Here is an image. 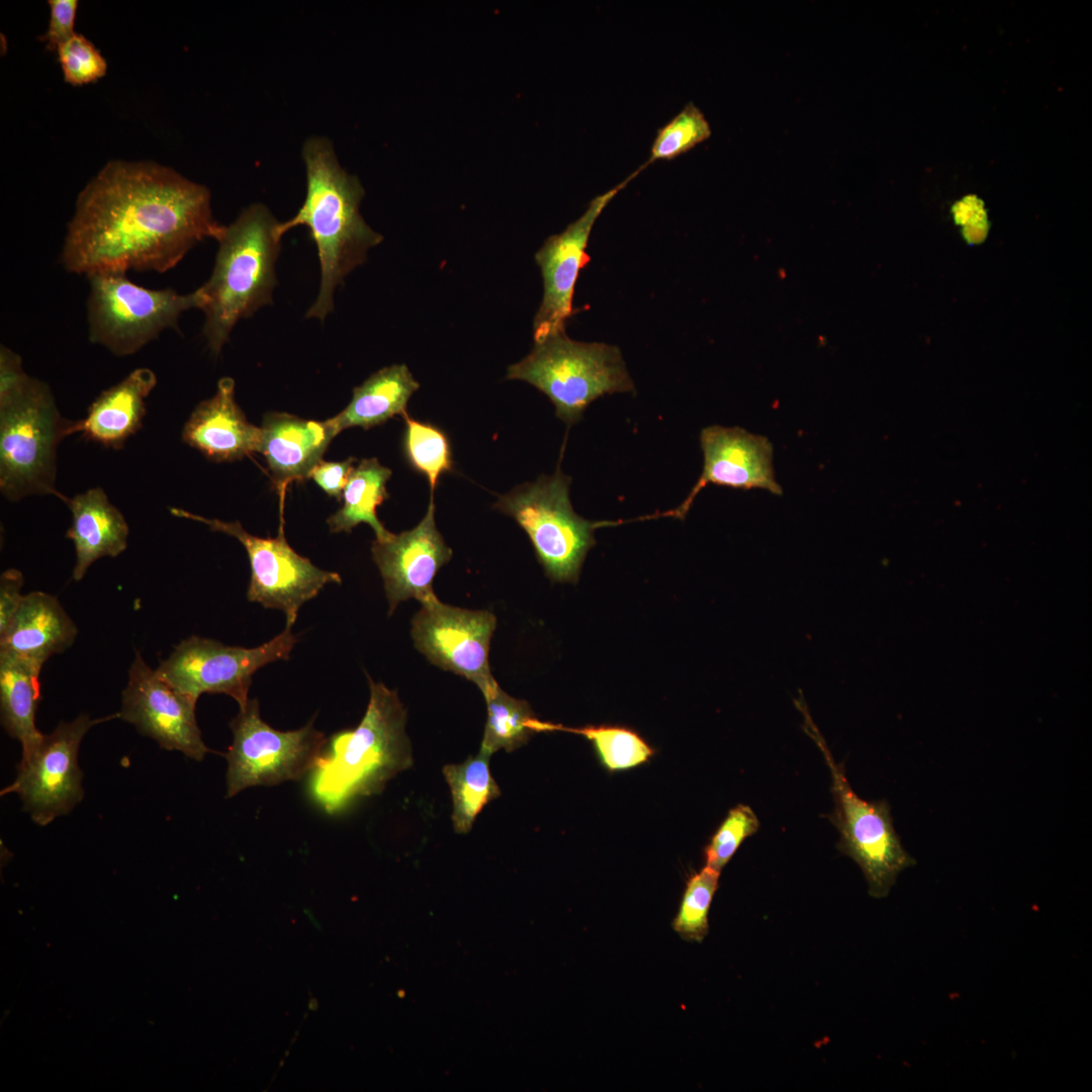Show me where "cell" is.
<instances>
[{"label":"cell","instance_id":"20","mask_svg":"<svg viewBox=\"0 0 1092 1092\" xmlns=\"http://www.w3.org/2000/svg\"><path fill=\"white\" fill-rule=\"evenodd\" d=\"M259 447L282 499L293 481L309 478L337 436L329 420H304L287 413L265 416Z\"/></svg>","mask_w":1092,"mask_h":1092},{"label":"cell","instance_id":"3","mask_svg":"<svg viewBox=\"0 0 1092 1092\" xmlns=\"http://www.w3.org/2000/svg\"><path fill=\"white\" fill-rule=\"evenodd\" d=\"M367 677L370 698L361 722L334 734L312 769V794L329 812L381 793L390 779L413 764L406 712L396 691Z\"/></svg>","mask_w":1092,"mask_h":1092},{"label":"cell","instance_id":"15","mask_svg":"<svg viewBox=\"0 0 1092 1092\" xmlns=\"http://www.w3.org/2000/svg\"><path fill=\"white\" fill-rule=\"evenodd\" d=\"M642 170L638 168L624 181L596 196L585 211L560 234L546 239L535 254L543 280V296L533 323L534 342L566 333L574 314L573 296L580 271L589 263L586 252L589 236L605 207Z\"/></svg>","mask_w":1092,"mask_h":1092},{"label":"cell","instance_id":"7","mask_svg":"<svg viewBox=\"0 0 1092 1092\" xmlns=\"http://www.w3.org/2000/svg\"><path fill=\"white\" fill-rule=\"evenodd\" d=\"M570 483L571 477L558 465L552 475H541L500 495L494 508L525 531L552 581L576 583L586 554L597 543L595 530L635 520L593 522L582 518L571 506Z\"/></svg>","mask_w":1092,"mask_h":1092},{"label":"cell","instance_id":"9","mask_svg":"<svg viewBox=\"0 0 1092 1092\" xmlns=\"http://www.w3.org/2000/svg\"><path fill=\"white\" fill-rule=\"evenodd\" d=\"M88 279L89 340L116 356L136 353L166 329L178 330L180 314L202 309L206 301L201 286L180 294L172 288L140 286L121 273H96Z\"/></svg>","mask_w":1092,"mask_h":1092},{"label":"cell","instance_id":"38","mask_svg":"<svg viewBox=\"0 0 1092 1092\" xmlns=\"http://www.w3.org/2000/svg\"><path fill=\"white\" fill-rule=\"evenodd\" d=\"M29 375L23 369L21 357L2 345L0 348V400L19 388Z\"/></svg>","mask_w":1092,"mask_h":1092},{"label":"cell","instance_id":"31","mask_svg":"<svg viewBox=\"0 0 1092 1092\" xmlns=\"http://www.w3.org/2000/svg\"><path fill=\"white\" fill-rule=\"evenodd\" d=\"M712 134L711 125L702 110L693 102L684 108L656 133L644 168L658 160H673L689 152Z\"/></svg>","mask_w":1092,"mask_h":1092},{"label":"cell","instance_id":"6","mask_svg":"<svg viewBox=\"0 0 1092 1092\" xmlns=\"http://www.w3.org/2000/svg\"><path fill=\"white\" fill-rule=\"evenodd\" d=\"M507 378L528 382L547 395L568 427L596 399L635 390L617 346L575 341L566 333L534 342L525 358L509 366Z\"/></svg>","mask_w":1092,"mask_h":1092},{"label":"cell","instance_id":"22","mask_svg":"<svg viewBox=\"0 0 1092 1092\" xmlns=\"http://www.w3.org/2000/svg\"><path fill=\"white\" fill-rule=\"evenodd\" d=\"M157 384L150 368H136L121 381L103 390L90 404L84 419L74 421L71 434L107 448L120 449L142 427L146 398Z\"/></svg>","mask_w":1092,"mask_h":1092},{"label":"cell","instance_id":"28","mask_svg":"<svg viewBox=\"0 0 1092 1092\" xmlns=\"http://www.w3.org/2000/svg\"><path fill=\"white\" fill-rule=\"evenodd\" d=\"M484 700L487 720L479 751L490 756L502 748L512 752L532 735L544 732V722L535 717L528 702L511 697L499 686Z\"/></svg>","mask_w":1092,"mask_h":1092},{"label":"cell","instance_id":"26","mask_svg":"<svg viewBox=\"0 0 1092 1092\" xmlns=\"http://www.w3.org/2000/svg\"><path fill=\"white\" fill-rule=\"evenodd\" d=\"M390 476L391 470L376 458L362 459L343 490V507L327 520L330 532L351 533L358 524L366 523L377 540L388 538L391 533L378 520L376 509L388 497L386 483Z\"/></svg>","mask_w":1092,"mask_h":1092},{"label":"cell","instance_id":"33","mask_svg":"<svg viewBox=\"0 0 1092 1092\" xmlns=\"http://www.w3.org/2000/svg\"><path fill=\"white\" fill-rule=\"evenodd\" d=\"M753 810L744 804L732 808L705 848L706 866L721 872L745 838L759 828Z\"/></svg>","mask_w":1092,"mask_h":1092},{"label":"cell","instance_id":"1","mask_svg":"<svg viewBox=\"0 0 1092 1092\" xmlns=\"http://www.w3.org/2000/svg\"><path fill=\"white\" fill-rule=\"evenodd\" d=\"M225 225L209 190L152 162L112 161L80 192L61 262L70 273L166 272Z\"/></svg>","mask_w":1092,"mask_h":1092},{"label":"cell","instance_id":"10","mask_svg":"<svg viewBox=\"0 0 1092 1092\" xmlns=\"http://www.w3.org/2000/svg\"><path fill=\"white\" fill-rule=\"evenodd\" d=\"M230 727L234 738L224 753L228 798L253 786L301 779L314 768L328 742L313 720L297 730L272 728L261 719L257 699L240 708Z\"/></svg>","mask_w":1092,"mask_h":1092},{"label":"cell","instance_id":"17","mask_svg":"<svg viewBox=\"0 0 1092 1092\" xmlns=\"http://www.w3.org/2000/svg\"><path fill=\"white\" fill-rule=\"evenodd\" d=\"M704 456L703 471L688 496L675 509L658 513V517L684 520L696 496L708 484L735 489H764L781 495L783 489L776 480L769 440L740 427L709 426L700 434Z\"/></svg>","mask_w":1092,"mask_h":1092},{"label":"cell","instance_id":"36","mask_svg":"<svg viewBox=\"0 0 1092 1092\" xmlns=\"http://www.w3.org/2000/svg\"><path fill=\"white\" fill-rule=\"evenodd\" d=\"M356 459L350 457L341 462L321 461L311 471L310 476L323 490L331 496L341 498L343 490L354 470Z\"/></svg>","mask_w":1092,"mask_h":1092},{"label":"cell","instance_id":"19","mask_svg":"<svg viewBox=\"0 0 1092 1092\" xmlns=\"http://www.w3.org/2000/svg\"><path fill=\"white\" fill-rule=\"evenodd\" d=\"M262 430L250 424L235 399V381L222 377L214 395L199 402L182 431V440L215 462H231L258 452Z\"/></svg>","mask_w":1092,"mask_h":1092},{"label":"cell","instance_id":"35","mask_svg":"<svg viewBox=\"0 0 1092 1092\" xmlns=\"http://www.w3.org/2000/svg\"><path fill=\"white\" fill-rule=\"evenodd\" d=\"M50 21L47 31L39 37L50 51L58 49L70 39L74 31L78 8L76 0H50Z\"/></svg>","mask_w":1092,"mask_h":1092},{"label":"cell","instance_id":"11","mask_svg":"<svg viewBox=\"0 0 1092 1092\" xmlns=\"http://www.w3.org/2000/svg\"><path fill=\"white\" fill-rule=\"evenodd\" d=\"M296 642L290 627L254 648L191 636L176 645L156 670L196 703L202 694L216 693L232 697L241 708L249 701L253 674L270 662L287 660Z\"/></svg>","mask_w":1092,"mask_h":1092},{"label":"cell","instance_id":"4","mask_svg":"<svg viewBox=\"0 0 1092 1092\" xmlns=\"http://www.w3.org/2000/svg\"><path fill=\"white\" fill-rule=\"evenodd\" d=\"M277 224L270 210L256 203L225 225L212 273L201 286L206 298L201 309L205 314L202 332L213 355L219 354L240 320L273 303L275 263L281 247Z\"/></svg>","mask_w":1092,"mask_h":1092},{"label":"cell","instance_id":"25","mask_svg":"<svg viewBox=\"0 0 1092 1092\" xmlns=\"http://www.w3.org/2000/svg\"><path fill=\"white\" fill-rule=\"evenodd\" d=\"M40 670L29 660L0 653L1 722L9 736L20 742L21 756L29 754L43 736L35 725Z\"/></svg>","mask_w":1092,"mask_h":1092},{"label":"cell","instance_id":"37","mask_svg":"<svg viewBox=\"0 0 1092 1092\" xmlns=\"http://www.w3.org/2000/svg\"><path fill=\"white\" fill-rule=\"evenodd\" d=\"M23 574L16 568H8L0 575V632L9 624L23 596Z\"/></svg>","mask_w":1092,"mask_h":1092},{"label":"cell","instance_id":"14","mask_svg":"<svg viewBox=\"0 0 1092 1092\" xmlns=\"http://www.w3.org/2000/svg\"><path fill=\"white\" fill-rule=\"evenodd\" d=\"M494 615L483 610H467L439 600L422 605L412 620V637L417 649L433 664L472 681L483 697L498 685L488 662Z\"/></svg>","mask_w":1092,"mask_h":1092},{"label":"cell","instance_id":"30","mask_svg":"<svg viewBox=\"0 0 1092 1092\" xmlns=\"http://www.w3.org/2000/svg\"><path fill=\"white\" fill-rule=\"evenodd\" d=\"M405 428L402 451L408 465L426 477L431 494L438 486L441 476L454 467L453 453L448 435L439 427L417 421L408 414L403 417Z\"/></svg>","mask_w":1092,"mask_h":1092},{"label":"cell","instance_id":"2","mask_svg":"<svg viewBox=\"0 0 1092 1092\" xmlns=\"http://www.w3.org/2000/svg\"><path fill=\"white\" fill-rule=\"evenodd\" d=\"M302 157L306 170V195L295 215L276 225V236L298 225L309 230L317 250L321 285L306 317L324 321L333 311L335 289L368 251L383 237L371 229L359 207L365 191L355 175L346 172L337 159L333 144L323 136L305 141Z\"/></svg>","mask_w":1092,"mask_h":1092},{"label":"cell","instance_id":"29","mask_svg":"<svg viewBox=\"0 0 1092 1092\" xmlns=\"http://www.w3.org/2000/svg\"><path fill=\"white\" fill-rule=\"evenodd\" d=\"M545 730L582 735L593 744L600 762L609 771L635 767L648 761L654 754V749L635 730L625 726L566 727L546 722Z\"/></svg>","mask_w":1092,"mask_h":1092},{"label":"cell","instance_id":"27","mask_svg":"<svg viewBox=\"0 0 1092 1092\" xmlns=\"http://www.w3.org/2000/svg\"><path fill=\"white\" fill-rule=\"evenodd\" d=\"M490 755L478 751L458 764H447L443 775L451 791L452 823L457 833L470 831L484 806L502 792L489 769Z\"/></svg>","mask_w":1092,"mask_h":1092},{"label":"cell","instance_id":"23","mask_svg":"<svg viewBox=\"0 0 1092 1092\" xmlns=\"http://www.w3.org/2000/svg\"><path fill=\"white\" fill-rule=\"evenodd\" d=\"M72 513L66 537L72 540L76 561L73 579L80 581L88 568L103 557L114 558L127 548L128 525L101 487L65 497Z\"/></svg>","mask_w":1092,"mask_h":1092},{"label":"cell","instance_id":"24","mask_svg":"<svg viewBox=\"0 0 1092 1092\" xmlns=\"http://www.w3.org/2000/svg\"><path fill=\"white\" fill-rule=\"evenodd\" d=\"M419 387L405 364L383 367L354 387L349 404L328 420L336 435L352 427L373 428L396 415H406L407 402Z\"/></svg>","mask_w":1092,"mask_h":1092},{"label":"cell","instance_id":"34","mask_svg":"<svg viewBox=\"0 0 1092 1092\" xmlns=\"http://www.w3.org/2000/svg\"><path fill=\"white\" fill-rule=\"evenodd\" d=\"M64 80L80 86L102 78L107 64L101 53L84 35L75 33L57 51Z\"/></svg>","mask_w":1092,"mask_h":1092},{"label":"cell","instance_id":"32","mask_svg":"<svg viewBox=\"0 0 1092 1092\" xmlns=\"http://www.w3.org/2000/svg\"><path fill=\"white\" fill-rule=\"evenodd\" d=\"M720 872L703 868L690 878L672 921L673 930L685 940L702 942L709 932L708 915L718 888Z\"/></svg>","mask_w":1092,"mask_h":1092},{"label":"cell","instance_id":"21","mask_svg":"<svg viewBox=\"0 0 1092 1092\" xmlns=\"http://www.w3.org/2000/svg\"><path fill=\"white\" fill-rule=\"evenodd\" d=\"M77 635V625L59 600L34 590L23 596L9 624L0 632V653L42 667L51 656L70 648Z\"/></svg>","mask_w":1092,"mask_h":1092},{"label":"cell","instance_id":"5","mask_svg":"<svg viewBox=\"0 0 1092 1092\" xmlns=\"http://www.w3.org/2000/svg\"><path fill=\"white\" fill-rule=\"evenodd\" d=\"M73 423L62 417L50 386L31 376L0 400V490L8 500L65 499L56 488L57 450Z\"/></svg>","mask_w":1092,"mask_h":1092},{"label":"cell","instance_id":"13","mask_svg":"<svg viewBox=\"0 0 1092 1092\" xmlns=\"http://www.w3.org/2000/svg\"><path fill=\"white\" fill-rule=\"evenodd\" d=\"M114 718L119 714L96 719L81 714L73 721L60 722L29 754L21 756L15 780L1 795L17 794L23 810L40 826L68 814L84 796L78 764L82 739L93 726Z\"/></svg>","mask_w":1092,"mask_h":1092},{"label":"cell","instance_id":"16","mask_svg":"<svg viewBox=\"0 0 1092 1092\" xmlns=\"http://www.w3.org/2000/svg\"><path fill=\"white\" fill-rule=\"evenodd\" d=\"M195 706L196 702L171 686L135 651L122 692L120 719L162 748L200 761L210 749L202 740Z\"/></svg>","mask_w":1092,"mask_h":1092},{"label":"cell","instance_id":"12","mask_svg":"<svg viewBox=\"0 0 1092 1092\" xmlns=\"http://www.w3.org/2000/svg\"><path fill=\"white\" fill-rule=\"evenodd\" d=\"M170 512L239 540L251 565L248 600L283 612L285 627L291 628L300 607L317 596L326 584L341 583L339 573L318 568L290 547L284 536L283 521L275 538H260L248 533L240 522L208 519L178 508H171Z\"/></svg>","mask_w":1092,"mask_h":1092},{"label":"cell","instance_id":"18","mask_svg":"<svg viewBox=\"0 0 1092 1092\" xmlns=\"http://www.w3.org/2000/svg\"><path fill=\"white\" fill-rule=\"evenodd\" d=\"M434 496L423 520L412 530L372 543L371 553L381 576L391 615L400 602L415 599L426 605L438 598L433 581L452 557L435 523Z\"/></svg>","mask_w":1092,"mask_h":1092},{"label":"cell","instance_id":"8","mask_svg":"<svg viewBox=\"0 0 1092 1092\" xmlns=\"http://www.w3.org/2000/svg\"><path fill=\"white\" fill-rule=\"evenodd\" d=\"M796 704L804 717V731L821 750L830 769L835 807L829 818L840 833L837 848L859 866L869 886V894L874 898H884L899 874L916 861L901 843L889 804L884 800L866 801L853 792L843 764L833 758L804 700L800 699Z\"/></svg>","mask_w":1092,"mask_h":1092}]
</instances>
